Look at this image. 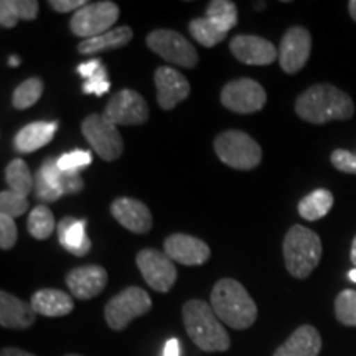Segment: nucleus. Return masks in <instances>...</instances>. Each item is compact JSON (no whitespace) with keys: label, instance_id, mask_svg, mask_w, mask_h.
Returning a JSON list of instances; mask_svg holds the SVG:
<instances>
[{"label":"nucleus","instance_id":"obj_1","mask_svg":"<svg viewBox=\"0 0 356 356\" xmlns=\"http://www.w3.org/2000/svg\"><path fill=\"white\" fill-rule=\"evenodd\" d=\"M296 113L310 124L348 121L355 114V102L333 84H314L296 99Z\"/></svg>","mask_w":356,"mask_h":356},{"label":"nucleus","instance_id":"obj_2","mask_svg":"<svg viewBox=\"0 0 356 356\" xmlns=\"http://www.w3.org/2000/svg\"><path fill=\"white\" fill-rule=\"evenodd\" d=\"M210 302L216 317L234 330H246L257 318L256 302L243 284L234 279L218 280L211 291Z\"/></svg>","mask_w":356,"mask_h":356},{"label":"nucleus","instance_id":"obj_3","mask_svg":"<svg viewBox=\"0 0 356 356\" xmlns=\"http://www.w3.org/2000/svg\"><path fill=\"white\" fill-rule=\"evenodd\" d=\"M181 314H184L185 330L200 350L215 353L229 348L231 340L228 332L221 325L210 304L200 299H191L184 305Z\"/></svg>","mask_w":356,"mask_h":356},{"label":"nucleus","instance_id":"obj_4","mask_svg":"<svg viewBox=\"0 0 356 356\" xmlns=\"http://www.w3.org/2000/svg\"><path fill=\"white\" fill-rule=\"evenodd\" d=\"M320 236L305 226L293 225L284 238L282 252L289 274L296 279H307L322 259Z\"/></svg>","mask_w":356,"mask_h":356},{"label":"nucleus","instance_id":"obj_5","mask_svg":"<svg viewBox=\"0 0 356 356\" xmlns=\"http://www.w3.org/2000/svg\"><path fill=\"white\" fill-rule=\"evenodd\" d=\"M215 152L225 165L236 170H252L261 163L262 149L249 134L239 129H229L216 136Z\"/></svg>","mask_w":356,"mask_h":356},{"label":"nucleus","instance_id":"obj_6","mask_svg":"<svg viewBox=\"0 0 356 356\" xmlns=\"http://www.w3.org/2000/svg\"><path fill=\"white\" fill-rule=\"evenodd\" d=\"M152 309V299L144 289L127 287L114 296L104 307V318L109 328L121 332L134 318L142 317Z\"/></svg>","mask_w":356,"mask_h":356},{"label":"nucleus","instance_id":"obj_7","mask_svg":"<svg viewBox=\"0 0 356 356\" xmlns=\"http://www.w3.org/2000/svg\"><path fill=\"white\" fill-rule=\"evenodd\" d=\"M81 132L91 149L106 162H114L124 152V140L104 114H89L81 124Z\"/></svg>","mask_w":356,"mask_h":356},{"label":"nucleus","instance_id":"obj_8","mask_svg":"<svg viewBox=\"0 0 356 356\" xmlns=\"http://www.w3.org/2000/svg\"><path fill=\"white\" fill-rule=\"evenodd\" d=\"M119 7L109 0L88 3L73 13L70 20V29L73 35L84 40L99 37L113 30V25L119 19Z\"/></svg>","mask_w":356,"mask_h":356},{"label":"nucleus","instance_id":"obj_9","mask_svg":"<svg viewBox=\"0 0 356 356\" xmlns=\"http://www.w3.org/2000/svg\"><path fill=\"white\" fill-rule=\"evenodd\" d=\"M147 47L150 51L157 53L168 63H173L181 68H195L198 65L200 56L188 38L173 30L159 29L147 35Z\"/></svg>","mask_w":356,"mask_h":356},{"label":"nucleus","instance_id":"obj_10","mask_svg":"<svg viewBox=\"0 0 356 356\" xmlns=\"http://www.w3.org/2000/svg\"><path fill=\"white\" fill-rule=\"evenodd\" d=\"M267 95L264 88L251 78H239L226 83L221 89V104L231 113L254 114L264 108Z\"/></svg>","mask_w":356,"mask_h":356},{"label":"nucleus","instance_id":"obj_11","mask_svg":"<svg viewBox=\"0 0 356 356\" xmlns=\"http://www.w3.org/2000/svg\"><path fill=\"white\" fill-rule=\"evenodd\" d=\"M136 264L139 267L142 277L154 291L165 293L177 282V267L165 252L145 248L137 252Z\"/></svg>","mask_w":356,"mask_h":356},{"label":"nucleus","instance_id":"obj_12","mask_svg":"<svg viewBox=\"0 0 356 356\" xmlns=\"http://www.w3.org/2000/svg\"><path fill=\"white\" fill-rule=\"evenodd\" d=\"M106 118L115 126H142L149 121V106L134 89H121L106 104Z\"/></svg>","mask_w":356,"mask_h":356},{"label":"nucleus","instance_id":"obj_13","mask_svg":"<svg viewBox=\"0 0 356 356\" xmlns=\"http://www.w3.org/2000/svg\"><path fill=\"white\" fill-rule=\"evenodd\" d=\"M312 53L310 32L304 26H292L279 44V65L284 73L296 74L304 68Z\"/></svg>","mask_w":356,"mask_h":356},{"label":"nucleus","instance_id":"obj_14","mask_svg":"<svg viewBox=\"0 0 356 356\" xmlns=\"http://www.w3.org/2000/svg\"><path fill=\"white\" fill-rule=\"evenodd\" d=\"M229 50L244 65L267 66L279 60V48L257 35H236L231 38Z\"/></svg>","mask_w":356,"mask_h":356},{"label":"nucleus","instance_id":"obj_15","mask_svg":"<svg viewBox=\"0 0 356 356\" xmlns=\"http://www.w3.org/2000/svg\"><path fill=\"white\" fill-rule=\"evenodd\" d=\"M163 251L172 261L184 266H202L211 256V249L207 243L184 233L168 236L163 241Z\"/></svg>","mask_w":356,"mask_h":356},{"label":"nucleus","instance_id":"obj_16","mask_svg":"<svg viewBox=\"0 0 356 356\" xmlns=\"http://www.w3.org/2000/svg\"><path fill=\"white\" fill-rule=\"evenodd\" d=\"M71 296L79 300L95 299L108 286V273L104 267L89 264L71 269L65 277Z\"/></svg>","mask_w":356,"mask_h":356},{"label":"nucleus","instance_id":"obj_17","mask_svg":"<svg viewBox=\"0 0 356 356\" xmlns=\"http://www.w3.org/2000/svg\"><path fill=\"white\" fill-rule=\"evenodd\" d=\"M157 102L163 111H172L190 95V83L184 74L168 66H159L154 74Z\"/></svg>","mask_w":356,"mask_h":356},{"label":"nucleus","instance_id":"obj_18","mask_svg":"<svg viewBox=\"0 0 356 356\" xmlns=\"http://www.w3.org/2000/svg\"><path fill=\"white\" fill-rule=\"evenodd\" d=\"M111 215L119 225L136 234H145L152 229V213L145 203L134 198H118L111 204Z\"/></svg>","mask_w":356,"mask_h":356},{"label":"nucleus","instance_id":"obj_19","mask_svg":"<svg viewBox=\"0 0 356 356\" xmlns=\"http://www.w3.org/2000/svg\"><path fill=\"white\" fill-rule=\"evenodd\" d=\"M37 312L32 304L20 300L6 291L0 292V325L10 330H25L35 323Z\"/></svg>","mask_w":356,"mask_h":356},{"label":"nucleus","instance_id":"obj_20","mask_svg":"<svg viewBox=\"0 0 356 356\" xmlns=\"http://www.w3.org/2000/svg\"><path fill=\"white\" fill-rule=\"evenodd\" d=\"M86 226L88 221L83 218L65 216L56 226L58 243L71 254L78 257L86 256L91 251V239L86 233Z\"/></svg>","mask_w":356,"mask_h":356},{"label":"nucleus","instance_id":"obj_21","mask_svg":"<svg viewBox=\"0 0 356 356\" xmlns=\"http://www.w3.org/2000/svg\"><path fill=\"white\" fill-rule=\"evenodd\" d=\"M322 337L312 325H302L274 351L273 356H318Z\"/></svg>","mask_w":356,"mask_h":356},{"label":"nucleus","instance_id":"obj_22","mask_svg":"<svg viewBox=\"0 0 356 356\" xmlns=\"http://www.w3.org/2000/svg\"><path fill=\"white\" fill-rule=\"evenodd\" d=\"M58 124L55 122H32L26 124L17 132L13 139V147L20 154H32L35 150L42 149L47 144H50L53 137L58 131Z\"/></svg>","mask_w":356,"mask_h":356},{"label":"nucleus","instance_id":"obj_23","mask_svg":"<svg viewBox=\"0 0 356 356\" xmlns=\"http://www.w3.org/2000/svg\"><path fill=\"white\" fill-rule=\"evenodd\" d=\"M33 310L44 317H65L73 312V296L58 289H40L32 296Z\"/></svg>","mask_w":356,"mask_h":356},{"label":"nucleus","instance_id":"obj_24","mask_svg":"<svg viewBox=\"0 0 356 356\" xmlns=\"http://www.w3.org/2000/svg\"><path fill=\"white\" fill-rule=\"evenodd\" d=\"M132 37L134 32L131 26H118V29H113L111 32L102 33L99 37L83 40L78 44V53H81V55H97V53L119 50V48L126 47Z\"/></svg>","mask_w":356,"mask_h":356},{"label":"nucleus","instance_id":"obj_25","mask_svg":"<svg viewBox=\"0 0 356 356\" xmlns=\"http://www.w3.org/2000/svg\"><path fill=\"white\" fill-rule=\"evenodd\" d=\"M40 6L37 0H2L0 2V25L13 29L19 20L32 22L37 19Z\"/></svg>","mask_w":356,"mask_h":356},{"label":"nucleus","instance_id":"obj_26","mask_svg":"<svg viewBox=\"0 0 356 356\" xmlns=\"http://www.w3.org/2000/svg\"><path fill=\"white\" fill-rule=\"evenodd\" d=\"M333 202H335V198H333L332 191L325 188L314 190L299 202V215L307 221H317L328 215Z\"/></svg>","mask_w":356,"mask_h":356},{"label":"nucleus","instance_id":"obj_27","mask_svg":"<svg viewBox=\"0 0 356 356\" xmlns=\"http://www.w3.org/2000/svg\"><path fill=\"white\" fill-rule=\"evenodd\" d=\"M33 175L22 159H13L6 168V180L8 188L22 197H29L33 191Z\"/></svg>","mask_w":356,"mask_h":356},{"label":"nucleus","instance_id":"obj_28","mask_svg":"<svg viewBox=\"0 0 356 356\" xmlns=\"http://www.w3.org/2000/svg\"><path fill=\"white\" fill-rule=\"evenodd\" d=\"M188 30L197 42L204 48H213L216 47L218 43H221L222 40L226 38L225 30H221L215 22H211L207 17L203 19H195L188 24Z\"/></svg>","mask_w":356,"mask_h":356},{"label":"nucleus","instance_id":"obj_29","mask_svg":"<svg viewBox=\"0 0 356 356\" xmlns=\"http://www.w3.org/2000/svg\"><path fill=\"white\" fill-rule=\"evenodd\" d=\"M56 228L55 216L47 204H38L30 211L29 216V233L38 241L48 239Z\"/></svg>","mask_w":356,"mask_h":356},{"label":"nucleus","instance_id":"obj_30","mask_svg":"<svg viewBox=\"0 0 356 356\" xmlns=\"http://www.w3.org/2000/svg\"><path fill=\"white\" fill-rule=\"evenodd\" d=\"M43 79L32 76L29 79H25L20 86L15 88L12 95V106L19 111H25L29 108H32L38 102L40 97L43 95Z\"/></svg>","mask_w":356,"mask_h":356},{"label":"nucleus","instance_id":"obj_31","mask_svg":"<svg viewBox=\"0 0 356 356\" xmlns=\"http://www.w3.org/2000/svg\"><path fill=\"white\" fill-rule=\"evenodd\" d=\"M204 17L215 22L226 33L238 25V8H236V3L229 2V0H213L208 3Z\"/></svg>","mask_w":356,"mask_h":356},{"label":"nucleus","instance_id":"obj_32","mask_svg":"<svg viewBox=\"0 0 356 356\" xmlns=\"http://www.w3.org/2000/svg\"><path fill=\"white\" fill-rule=\"evenodd\" d=\"M335 317L346 327H356V291L345 289L335 299Z\"/></svg>","mask_w":356,"mask_h":356},{"label":"nucleus","instance_id":"obj_33","mask_svg":"<svg viewBox=\"0 0 356 356\" xmlns=\"http://www.w3.org/2000/svg\"><path fill=\"white\" fill-rule=\"evenodd\" d=\"M30 208V202L26 197L8 190L0 193V215H7L10 218H19Z\"/></svg>","mask_w":356,"mask_h":356},{"label":"nucleus","instance_id":"obj_34","mask_svg":"<svg viewBox=\"0 0 356 356\" xmlns=\"http://www.w3.org/2000/svg\"><path fill=\"white\" fill-rule=\"evenodd\" d=\"M92 162V155L88 150H73V152L63 154L61 157H58V167L61 170H83L91 165Z\"/></svg>","mask_w":356,"mask_h":356},{"label":"nucleus","instance_id":"obj_35","mask_svg":"<svg viewBox=\"0 0 356 356\" xmlns=\"http://www.w3.org/2000/svg\"><path fill=\"white\" fill-rule=\"evenodd\" d=\"M33 193L38 202L42 203H55L63 197V191L56 188V186H53L50 181H48L43 175H40L38 172L35 173L33 178Z\"/></svg>","mask_w":356,"mask_h":356},{"label":"nucleus","instance_id":"obj_36","mask_svg":"<svg viewBox=\"0 0 356 356\" xmlns=\"http://www.w3.org/2000/svg\"><path fill=\"white\" fill-rule=\"evenodd\" d=\"M109 81H108V70L102 65L99 70L92 74L91 78L86 79L83 84V92L84 95H96L102 96L109 91Z\"/></svg>","mask_w":356,"mask_h":356},{"label":"nucleus","instance_id":"obj_37","mask_svg":"<svg viewBox=\"0 0 356 356\" xmlns=\"http://www.w3.org/2000/svg\"><path fill=\"white\" fill-rule=\"evenodd\" d=\"M17 238H19V231L13 218L7 215H0V248L3 251H8L15 246Z\"/></svg>","mask_w":356,"mask_h":356},{"label":"nucleus","instance_id":"obj_38","mask_svg":"<svg viewBox=\"0 0 356 356\" xmlns=\"http://www.w3.org/2000/svg\"><path fill=\"white\" fill-rule=\"evenodd\" d=\"M330 162L337 170L356 175V154H351L350 150L337 149L335 152H332Z\"/></svg>","mask_w":356,"mask_h":356},{"label":"nucleus","instance_id":"obj_39","mask_svg":"<svg viewBox=\"0 0 356 356\" xmlns=\"http://www.w3.org/2000/svg\"><path fill=\"white\" fill-rule=\"evenodd\" d=\"M61 188H63L65 195H74L79 193L84 188V181L78 170H63V177H61Z\"/></svg>","mask_w":356,"mask_h":356},{"label":"nucleus","instance_id":"obj_40","mask_svg":"<svg viewBox=\"0 0 356 356\" xmlns=\"http://www.w3.org/2000/svg\"><path fill=\"white\" fill-rule=\"evenodd\" d=\"M50 7L55 12L60 13H66V12H73V10H79V8L86 7V0H50Z\"/></svg>","mask_w":356,"mask_h":356},{"label":"nucleus","instance_id":"obj_41","mask_svg":"<svg viewBox=\"0 0 356 356\" xmlns=\"http://www.w3.org/2000/svg\"><path fill=\"white\" fill-rule=\"evenodd\" d=\"M102 66V63H101V60H91V61H86V63H81V65H78V68H76V71H78V74L79 76H83L84 79H89L92 76V74L96 73L97 70H99Z\"/></svg>","mask_w":356,"mask_h":356},{"label":"nucleus","instance_id":"obj_42","mask_svg":"<svg viewBox=\"0 0 356 356\" xmlns=\"http://www.w3.org/2000/svg\"><path fill=\"white\" fill-rule=\"evenodd\" d=\"M181 355V346L178 338H170L163 346V356H180Z\"/></svg>","mask_w":356,"mask_h":356},{"label":"nucleus","instance_id":"obj_43","mask_svg":"<svg viewBox=\"0 0 356 356\" xmlns=\"http://www.w3.org/2000/svg\"><path fill=\"white\" fill-rule=\"evenodd\" d=\"M0 356H35V355L29 353V351H25V350H20V348H3Z\"/></svg>","mask_w":356,"mask_h":356},{"label":"nucleus","instance_id":"obj_44","mask_svg":"<svg viewBox=\"0 0 356 356\" xmlns=\"http://www.w3.org/2000/svg\"><path fill=\"white\" fill-rule=\"evenodd\" d=\"M350 259H351V264L356 267V236L353 239V243H351V252H350Z\"/></svg>","mask_w":356,"mask_h":356},{"label":"nucleus","instance_id":"obj_45","mask_svg":"<svg viewBox=\"0 0 356 356\" xmlns=\"http://www.w3.org/2000/svg\"><path fill=\"white\" fill-rule=\"evenodd\" d=\"M348 12H350L351 19L356 22V0H351V2H348Z\"/></svg>","mask_w":356,"mask_h":356},{"label":"nucleus","instance_id":"obj_46","mask_svg":"<svg viewBox=\"0 0 356 356\" xmlns=\"http://www.w3.org/2000/svg\"><path fill=\"white\" fill-rule=\"evenodd\" d=\"M8 65H10V66H19L20 65V60L17 56H12L10 61H8Z\"/></svg>","mask_w":356,"mask_h":356},{"label":"nucleus","instance_id":"obj_47","mask_svg":"<svg viewBox=\"0 0 356 356\" xmlns=\"http://www.w3.org/2000/svg\"><path fill=\"white\" fill-rule=\"evenodd\" d=\"M348 277L353 280V282H356V267H353V269L350 270V274H348Z\"/></svg>","mask_w":356,"mask_h":356},{"label":"nucleus","instance_id":"obj_48","mask_svg":"<svg viewBox=\"0 0 356 356\" xmlns=\"http://www.w3.org/2000/svg\"><path fill=\"white\" fill-rule=\"evenodd\" d=\"M264 8H266V3L264 2L256 3V10H264Z\"/></svg>","mask_w":356,"mask_h":356},{"label":"nucleus","instance_id":"obj_49","mask_svg":"<svg viewBox=\"0 0 356 356\" xmlns=\"http://www.w3.org/2000/svg\"><path fill=\"white\" fill-rule=\"evenodd\" d=\"M66 356H81V355H66Z\"/></svg>","mask_w":356,"mask_h":356}]
</instances>
